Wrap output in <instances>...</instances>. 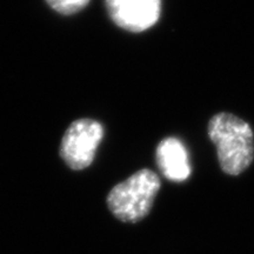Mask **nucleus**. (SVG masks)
Listing matches in <instances>:
<instances>
[{"label":"nucleus","instance_id":"f257e3e1","mask_svg":"<svg viewBox=\"0 0 254 254\" xmlns=\"http://www.w3.org/2000/svg\"><path fill=\"white\" fill-rule=\"evenodd\" d=\"M207 132L225 173L238 176L249 168L254 158V136L249 123L232 113L221 112L209 120Z\"/></svg>","mask_w":254,"mask_h":254},{"label":"nucleus","instance_id":"f03ea898","mask_svg":"<svg viewBox=\"0 0 254 254\" xmlns=\"http://www.w3.org/2000/svg\"><path fill=\"white\" fill-rule=\"evenodd\" d=\"M160 185L157 173L142 168L111 190L107 206L119 220L136 222L150 213Z\"/></svg>","mask_w":254,"mask_h":254},{"label":"nucleus","instance_id":"7ed1b4c3","mask_svg":"<svg viewBox=\"0 0 254 254\" xmlns=\"http://www.w3.org/2000/svg\"><path fill=\"white\" fill-rule=\"evenodd\" d=\"M103 138L104 127L99 122L87 118L74 120L62 139L60 157L72 170H85L93 163Z\"/></svg>","mask_w":254,"mask_h":254},{"label":"nucleus","instance_id":"20e7f679","mask_svg":"<svg viewBox=\"0 0 254 254\" xmlns=\"http://www.w3.org/2000/svg\"><path fill=\"white\" fill-rule=\"evenodd\" d=\"M105 6L117 26L134 33L153 27L161 12V0H105Z\"/></svg>","mask_w":254,"mask_h":254},{"label":"nucleus","instance_id":"39448f33","mask_svg":"<svg viewBox=\"0 0 254 254\" xmlns=\"http://www.w3.org/2000/svg\"><path fill=\"white\" fill-rule=\"evenodd\" d=\"M157 164L165 178L172 182H185L190 176L189 153L179 139L168 136L159 142L157 147Z\"/></svg>","mask_w":254,"mask_h":254},{"label":"nucleus","instance_id":"423d86ee","mask_svg":"<svg viewBox=\"0 0 254 254\" xmlns=\"http://www.w3.org/2000/svg\"><path fill=\"white\" fill-rule=\"evenodd\" d=\"M91 0H46L51 7L64 15L78 13L90 4Z\"/></svg>","mask_w":254,"mask_h":254}]
</instances>
